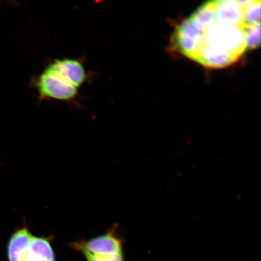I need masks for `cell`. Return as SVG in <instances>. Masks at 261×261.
Here are the masks:
<instances>
[{
    "instance_id": "1",
    "label": "cell",
    "mask_w": 261,
    "mask_h": 261,
    "mask_svg": "<svg viewBox=\"0 0 261 261\" xmlns=\"http://www.w3.org/2000/svg\"><path fill=\"white\" fill-rule=\"evenodd\" d=\"M259 0H215L200 5L175 28L176 50L204 67L223 68L260 43Z\"/></svg>"
},
{
    "instance_id": "2",
    "label": "cell",
    "mask_w": 261,
    "mask_h": 261,
    "mask_svg": "<svg viewBox=\"0 0 261 261\" xmlns=\"http://www.w3.org/2000/svg\"><path fill=\"white\" fill-rule=\"evenodd\" d=\"M30 86L37 91L39 101L57 100L77 104L80 94L78 89L68 81L53 73L44 70L32 77Z\"/></svg>"
},
{
    "instance_id": "3",
    "label": "cell",
    "mask_w": 261,
    "mask_h": 261,
    "mask_svg": "<svg viewBox=\"0 0 261 261\" xmlns=\"http://www.w3.org/2000/svg\"><path fill=\"white\" fill-rule=\"evenodd\" d=\"M123 244L122 238L117 236V228L113 227L101 236L71 243L70 247L80 253L85 252L93 255L106 256L123 253Z\"/></svg>"
},
{
    "instance_id": "4",
    "label": "cell",
    "mask_w": 261,
    "mask_h": 261,
    "mask_svg": "<svg viewBox=\"0 0 261 261\" xmlns=\"http://www.w3.org/2000/svg\"><path fill=\"white\" fill-rule=\"evenodd\" d=\"M44 70L63 78L77 89L91 78V73L84 66L83 58L54 59L48 62Z\"/></svg>"
},
{
    "instance_id": "5",
    "label": "cell",
    "mask_w": 261,
    "mask_h": 261,
    "mask_svg": "<svg viewBox=\"0 0 261 261\" xmlns=\"http://www.w3.org/2000/svg\"><path fill=\"white\" fill-rule=\"evenodd\" d=\"M34 236L27 227L18 228L10 238L7 247L9 261H22Z\"/></svg>"
},
{
    "instance_id": "6",
    "label": "cell",
    "mask_w": 261,
    "mask_h": 261,
    "mask_svg": "<svg viewBox=\"0 0 261 261\" xmlns=\"http://www.w3.org/2000/svg\"><path fill=\"white\" fill-rule=\"evenodd\" d=\"M51 237H34L22 261H56Z\"/></svg>"
},
{
    "instance_id": "7",
    "label": "cell",
    "mask_w": 261,
    "mask_h": 261,
    "mask_svg": "<svg viewBox=\"0 0 261 261\" xmlns=\"http://www.w3.org/2000/svg\"><path fill=\"white\" fill-rule=\"evenodd\" d=\"M86 261H125L124 254H114L110 255L96 256L85 252H80Z\"/></svg>"
}]
</instances>
